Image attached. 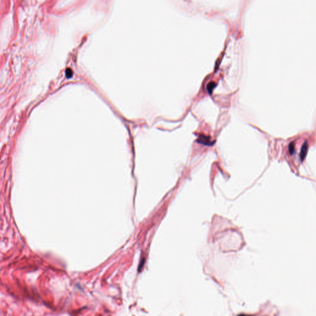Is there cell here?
Here are the masks:
<instances>
[{"label":"cell","mask_w":316,"mask_h":316,"mask_svg":"<svg viewBox=\"0 0 316 316\" xmlns=\"http://www.w3.org/2000/svg\"><path fill=\"white\" fill-rule=\"evenodd\" d=\"M238 316H253V315H248V314H240V315H238Z\"/></svg>","instance_id":"obj_6"},{"label":"cell","mask_w":316,"mask_h":316,"mask_svg":"<svg viewBox=\"0 0 316 316\" xmlns=\"http://www.w3.org/2000/svg\"><path fill=\"white\" fill-rule=\"evenodd\" d=\"M65 75H66L67 77L71 78L73 75V72L72 70L71 69H67L66 71H65Z\"/></svg>","instance_id":"obj_5"},{"label":"cell","mask_w":316,"mask_h":316,"mask_svg":"<svg viewBox=\"0 0 316 316\" xmlns=\"http://www.w3.org/2000/svg\"><path fill=\"white\" fill-rule=\"evenodd\" d=\"M216 86L217 84L214 82H210L208 83L207 86H206V89H207V91L209 95L212 94L214 89Z\"/></svg>","instance_id":"obj_3"},{"label":"cell","mask_w":316,"mask_h":316,"mask_svg":"<svg viewBox=\"0 0 316 316\" xmlns=\"http://www.w3.org/2000/svg\"><path fill=\"white\" fill-rule=\"evenodd\" d=\"M308 142H305L304 143V144H302L301 150V152H300V160H301V162L303 161V160L305 159V157H306V154H307V151H308Z\"/></svg>","instance_id":"obj_2"},{"label":"cell","mask_w":316,"mask_h":316,"mask_svg":"<svg viewBox=\"0 0 316 316\" xmlns=\"http://www.w3.org/2000/svg\"><path fill=\"white\" fill-rule=\"evenodd\" d=\"M288 150H289V154L292 155L294 153V151H295V143L291 142L290 143H289V146H288Z\"/></svg>","instance_id":"obj_4"},{"label":"cell","mask_w":316,"mask_h":316,"mask_svg":"<svg viewBox=\"0 0 316 316\" xmlns=\"http://www.w3.org/2000/svg\"><path fill=\"white\" fill-rule=\"evenodd\" d=\"M197 142H198L200 144H204V145H206V146H211L214 143L210 140V137H209V136H206L204 134H201L199 136L197 140Z\"/></svg>","instance_id":"obj_1"}]
</instances>
